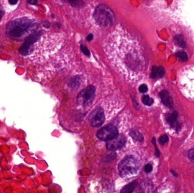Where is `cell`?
Masks as SVG:
<instances>
[{
    "label": "cell",
    "mask_w": 194,
    "mask_h": 193,
    "mask_svg": "<svg viewBox=\"0 0 194 193\" xmlns=\"http://www.w3.org/2000/svg\"><path fill=\"white\" fill-rule=\"evenodd\" d=\"M118 170L123 178L131 179L136 177L139 173V165L133 156H127L123 159L119 164Z\"/></svg>",
    "instance_id": "cell-3"
},
{
    "label": "cell",
    "mask_w": 194,
    "mask_h": 193,
    "mask_svg": "<svg viewBox=\"0 0 194 193\" xmlns=\"http://www.w3.org/2000/svg\"><path fill=\"white\" fill-rule=\"evenodd\" d=\"M8 1L9 4L11 5H15L18 2V0H8Z\"/></svg>",
    "instance_id": "cell-27"
},
{
    "label": "cell",
    "mask_w": 194,
    "mask_h": 193,
    "mask_svg": "<svg viewBox=\"0 0 194 193\" xmlns=\"http://www.w3.org/2000/svg\"><path fill=\"white\" fill-rule=\"evenodd\" d=\"M93 39V35L92 33H90L89 35L87 37V40L88 41L92 40Z\"/></svg>",
    "instance_id": "cell-28"
},
{
    "label": "cell",
    "mask_w": 194,
    "mask_h": 193,
    "mask_svg": "<svg viewBox=\"0 0 194 193\" xmlns=\"http://www.w3.org/2000/svg\"><path fill=\"white\" fill-rule=\"evenodd\" d=\"M118 135L117 128L113 125H109L100 129L97 133V137L101 141H108Z\"/></svg>",
    "instance_id": "cell-6"
},
{
    "label": "cell",
    "mask_w": 194,
    "mask_h": 193,
    "mask_svg": "<svg viewBox=\"0 0 194 193\" xmlns=\"http://www.w3.org/2000/svg\"><path fill=\"white\" fill-rule=\"evenodd\" d=\"M37 26L34 20L28 18H18L9 22L6 27V34L12 40H20L36 30Z\"/></svg>",
    "instance_id": "cell-1"
},
{
    "label": "cell",
    "mask_w": 194,
    "mask_h": 193,
    "mask_svg": "<svg viewBox=\"0 0 194 193\" xmlns=\"http://www.w3.org/2000/svg\"><path fill=\"white\" fill-rule=\"evenodd\" d=\"M42 34V31H35L29 34L19 49V52L20 54L22 56L28 55L31 52V47L38 40Z\"/></svg>",
    "instance_id": "cell-4"
},
{
    "label": "cell",
    "mask_w": 194,
    "mask_h": 193,
    "mask_svg": "<svg viewBox=\"0 0 194 193\" xmlns=\"http://www.w3.org/2000/svg\"><path fill=\"white\" fill-rule=\"evenodd\" d=\"M144 169H145V171H146V173H150V172H152V169H153V167H152V165H151V164H146V165L145 166Z\"/></svg>",
    "instance_id": "cell-24"
},
{
    "label": "cell",
    "mask_w": 194,
    "mask_h": 193,
    "mask_svg": "<svg viewBox=\"0 0 194 193\" xmlns=\"http://www.w3.org/2000/svg\"><path fill=\"white\" fill-rule=\"evenodd\" d=\"M152 143H153V145L154 146V147H155V150H156V156L157 157H159L160 155V151L158 150V149H157V145H156V139L155 138H153V139H152Z\"/></svg>",
    "instance_id": "cell-22"
},
{
    "label": "cell",
    "mask_w": 194,
    "mask_h": 193,
    "mask_svg": "<svg viewBox=\"0 0 194 193\" xmlns=\"http://www.w3.org/2000/svg\"><path fill=\"white\" fill-rule=\"evenodd\" d=\"M158 141H159V143L160 145H165L169 141V137L166 134H164V135L160 137Z\"/></svg>",
    "instance_id": "cell-19"
},
{
    "label": "cell",
    "mask_w": 194,
    "mask_h": 193,
    "mask_svg": "<svg viewBox=\"0 0 194 193\" xmlns=\"http://www.w3.org/2000/svg\"><path fill=\"white\" fill-rule=\"evenodd\" d=\"M81 79L80 76H76L73 77L69 82V86L72 89H76L80 86Z\"/></svg>",
    "instance_id": "cell-13"
},
{
    "label": "cell",
    "mask_w": 194,
    "mask_h": 193,
    "mask_svg": "<svg viewBox=\"0 0 194 193\" xmlns=\"http://www.w3.org/2000/svg\"><path fill=\"white\" fill-rule=\"evenodd\" d=\"M137 185H138V182L136 181H134V182L130 183L128 185H126L123 189H121V193H132L134 191V190L136 188Z\"/></svg>",
    "instance_id": "cell-12"
},
{
    "label": "cell",
    "mask_w": 194,
    "mask_h": 193,
    "mask_svg": "<svg viewBox=\"0 0 194 193\" xmlns=\"http://www.w3.org/2000/svg\"><path fill=\"white\" fill-rule=\"evenodd\" d=\"M95 89L93 86H89L82 90L77 98V104L82 105L84 107H89L93 103L95 96Z\"/></svg>",
    "instance_id": "cell-5"
},
{
    "label": "cell",
    "mask_w": 194,
    "mask_h": 193,
    "mask_svg": "<svg viewBox=\"0 0 194 193\" xmlns=\"http://www.w3.org/2000/svg\"><path fill=\"white\" fill-rule=\"evenodd\" d=\"M142 101L144 103V104L147 106H151L153 104L154 100L148 95H145L142 98Z\"/></svg>",
    "instance_id": "cell-17"
},
{
    "label": "cell",
    "mask_w": 194,
    "mask_h": 193,
    "mask_svg": "<svg viewBox=\"0 0 194 193\" xmlns=\"http://www.w3.org/2000/svg\"><path fill=\"white\" fill-rule=\"evenodd\" d=\"M94 18L102 28H109L115 21V14L112 9L104 4L98 5L94 12Z\"/></svg>",
    "instance_id": "cell-2"
},
{
    "label": "cell",
    "mask_w": 194,
    "mask_h": 193,
    "mask_svg": "<svg viewBox=\"0 0 194 193\" xmlns=\"http://www.w3.org/2000/svg\"><path fill=\"white\" fill-rule=\"evenodd\" d=\"M175 40L176 41V43L181 48H185L186 46V40L184 38V37L179 35L175 37Z\"/></svg>",
    "instance_id": "cell-16"
},
{
    "label": "cell",
    "mask_w": 194,
    "mask_h": 193,
    "mask_svg": "<svg viewBox=\"0 0 194 193\" xmlns=\"http://www.w3.org/2000/svg\"><path fill=\"white\" fill-rule=\"evenodd\" d=\"M105 120V116L104 111L101 107L95 109L89 115V122L94 128L101 126L103 124Z\"/></svg>",
    "instance_id": "cell-7"
},
{
    "label": "cell",
    "mask_w": 194,
    "mask_h": 193,
    "mask_svg": "<svg viewBox=\"0 0 194 193\" xmlns=\"http://www.w3.org/2000/svg\"><path fill=\"white\" fill-rule=\"evenodd\" d=\"M138 90L141 93H146L148 91V87L145 84H143V85H140L139 88H138Z\"/></svg>",
    "instance_id": "cell-21"
},
{
    "label": "cell",
    "mask_w": 194,
    "mask_h": 193,
    "mask_svg": "<svg viewBox=\"0 0 194 193\" xmlns=\"http://www.w3.org/2000/svg\"><path fill=\"white\" fill-rule=\"evenodd\" d=\"M49 26H50V23H49V22H47L45 24H44V26L45 27H47V28L49 27Z\"/></svg>",
    "instance_id": "cell-30"
},
{
    "label": "cell",
    "mask_w": 194,
    "mask_h": 193,
    "mask_svg": "<svg viewBox=\"0 0 194 193\" xmlns=\"http://www.w3.org/2000/svg\"><path fill=\"white\" fill-rule=\"evenodd\" d=\"M176 56L182 61H186L188 59L187 53L185 52H178L176 53Z\"/></svg>",
    "instance_id": "cell-18"
},
{
    "label": "cell",
    "mask_w": 194,
    "mask_h": 193,
    "mask_svg": "<svg viewBox=\"0 0 194 193\" xmlns=\"http://www.w3.org/2000/svg\"><path fill=\"white\" fill-rule=\"evenodd\" d=\"M165 75V69L162 66H154L152 69L150 77L153 79L161 78Z\"/></svg>",
    "instance_id": "cell-11"
},
{
    "label": "cell",
    "mask_w": 194,
    "mask_h": 193,
    "mask_svg": "<svg viewBox=\"0 0 194 193\" xmlns=\"http://www.w3.org/2000/svg\"><path fill=\"white\" fill-rule=\"evenodd\" d=\"M27 2L29 4L36 5L38 3V1L37 0H27Z\"/></svg>",
    "instance_id": "cell-26"
},
{
    "label": "cell",
    "mask_w": 194,
    "mask_h": 193,
    "mask_svg": "<svg viewBox=\"0 0 194 193\" xmlns=\"http://www.w3.org/2000/svg\"><path fill=\"white\" fill-rule=\"evenodd\" d=\"M5 12L4 10H3V9L2 8L1 5H0V22H1V20L2 19V18H3V16H4Z\"/></svg>",
    "instance_id": "cell-25"
},
{
    "label": "cell",
    "mask_w": 194,
    "mask_h": 193,
    "mask_svg": "<svg viewBox=\"0 0 194 193\" xmlns=\"http://www.w3.org/2000/svg\"><path fill=\"white\" fill-rule=\"evenodd\" d=\"M127 142V139L123 135H117L113 139L107 141L106 147L109 151H116L121 149L124 146Z\"/></svg>",
    "instance_id": "cell-8"
},
{
    "label": "cell",
    "mask_w": 194,
    "mask_h": 193,
    "mask_svg": "<svg viewBox=\"0 0 194 193\" xmlns=\"http://www.w3.org/2000/svg\"><path fill=\"white\" fill-rule=\"evenodd\" d=\"M81 50L82 51V52L84 53V54H85L86 56H90V52L89 49L86 47V45L83 44L81 45Z\"/></svg>",
    "instance_id": "cell-20"
},
{
    "label": "cell",
    "mask_w": 194,
    "mask_h": 193,
    "mask_svg": "<svg viewBox=\"0 0 194 193\" xmlns=\"http://www.w3.org/2000/svg\"><path fill=\"white\" fill-rule=\"evenodd\" d=\"M188 156L190 160L194 163V148L190 149L189 151V152L188 153Z\"/></svg>",
    "instance_id": "cell-23"
},
{
    "label": "cell",
    "mask_w": 194,
    "mask_h": 193,
    "mask_svg": "<svg viewBox=\"0 0 194 193\" xmlns=\"http://www.w3.org/2000/svg\"><path fill=\"white\" fill-rule=\"evenodd\" d=\"M130 135L135 141L138 142H142L144 139V137L142 135V134L139 133L138 131L136 130H132L130 132Z\"/></svg>",
    "instance_id": "cell-14"
},
{
    "label": "cell",
    "mask_w": 194,
    "mask_h": 193,
    "mask_svg": "<svg viewBox=\"0 0 194 193\" xmlns=\"http://www.w3.org/2000/svg\"><path fill=\"white\" fill-rule=\"evenodd\" d=\"M74 8H81L84 5V0H65Z\"/></svg>",
    "instance_id": "cell-15"
},
{
    "label": "cell",
    "mask_w": 194,
    "mask_h": 193,
    "mask_svg": "<svg viewBox=\"0 0 194 193\" xmlns=\"http://www.w3.org/2000/svg\"><path fill=\"white\" fill-rule=\"evenodd\" d=\"M43 1H45V0H43Z\"/></svg>",
    "instance_id": "cell-31"
},
{
    "label": "cell",
    "mask_w": 194,
    "mask_h": 193,
    "mask_svg": "<svg viewBox=\"0 0 194 193\" xmlns=\"http://www.w3.org/2000/svg\"><path fill=\"white\" fill-rule=\"evenodd\" d=\"M159 96L161 99L162 103L169 108H173V101L168 91L166 90H163L159 93Z\"/></svg>",
    "instance_id": "cell-10"
},
{
    "label": "cell",
    "mask_w": 194,
    "mask_h": 193,
    "mask_svg": "<svg viewBox=\"0 0 194 193\" xmlns=\"http://www.w3.org/2000/svg\"><path fill=\"white\" fill-rule=\"evenodd\" d=\"M171 173H172L175 177H177L178 176V173H177L175 171L173 170H171Z\"/></svg>",
    "instance_id": "cell-29"
},
{
    "label": "cell",
    "mask_w": 194,
    "mask_h": 193,
    "mask_svg": "<svg viewBox=\"0 0 194 193\" xmlns=\"http://www.w3.org/2000/svg\"><path fill=\"white\" fill-rule=\"evenodd\" d=\"M178 114L177 112L174 111L171 113L167 114L165 116L167 122L171 126V128L178 130L181 128L180 124L178 122Z\"/></svg>",
    "instance_id": "cell-9"
}]
</instances>
